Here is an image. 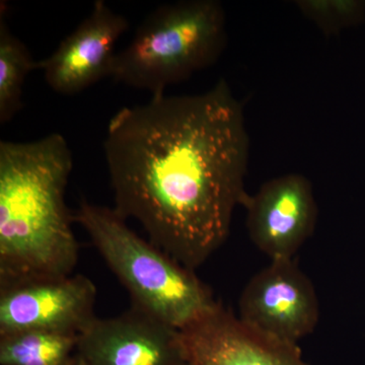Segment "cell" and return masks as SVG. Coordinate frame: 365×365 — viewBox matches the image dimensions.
Segmentation results:
<instances>
[{"label":"cell","instance_id":"obj_1","mask_svg":"<svg viewBox=\"0 0 365 365\" xmlns=\"http://www.w3.org/2000/svg\"><path fill=\"white\" fill-rule=\"evenodd\" d=\"M104 153L114 210L192 271L225 244L249 197L244 106L225 78L205 93L124 107L110 120Z\"/></svg>","mask_w":365,"mask_h":365},{"label":"cell","instance_id":"obj_2","mask_svg":"<svg viewBox=\"0 0 365 365\" xmlns=\"http://www.w3.org/2000/svg\"><path fill=\"white\" fill-rule=\"evenodd\" d=\"M72 168L61 134L0 141V285L73 273L79 244L66 204Z\"/></svg>","mask_w":365,"mask_h":365},{"label":"cell","instance_id":"obj_3","mask_svg":"<svg viewBox=\"0 0 365 365\" xmlns=\"http://www.w3.org/2000/svg\"><path fill=\"white\" fill-rule=\"evenodd\" d=\"M73 220L126 288L132 307L182 331L217 306L194 271L139 237L114 208L83 200Z\"/></svg>","mask_w":365,"mask_h":365},{"label":"cell","instance_id":"obj_4","mask_svg":"<svg viewBox=\"0 0 365 365\" xmlns=\"http://www.w3.org/2000/svg\"><path fill=\"white\" fill-rule=\"evenodd\" d=\"M227 43V14L217 0L163 4L116 53L110 78L153 97L165 95L170 86L215 64Z\"/></svg>","mask_w":365,"mask_h":365},{"label":"cell","instance_id":"obj_5","mask_svg":"<svg viewBox=\"0 0 365 365\" xmlns=\"http://www.w3.org/2000/svg\"><path fill=\"white\" fill-rule=\"evenodd\" d=\"M237 318L270 339L299 345L318 325V295L294 259L271 261L242 290Z\"/></svg>","mask_w":365,"mask_h":365},{"label":"cell","instance_id":"obj_6","mask_svg":"<svg viewBox=\"0 0 365 365\" xmlns=\"http://www.w3.org/2000/svg\"><path fill=\"white\" fill-rule=\"evenodd\" d=\"M97 287L81 274L0 285V334L38 330L79 335L97 316Z\"/></svg>","mask_w":365,"mask_h":365},{"label":"cell","instance_id":"obj_7","mask_svg":"<svg viewBox=\"0 0 365 365\" xmlns=\"http://www.w3.org/2000/svg\"><path fill=\"white\" fill-rule=\"evenodd\" d=\"M85 365H184L189 361L181 331L135 307L113 318H96L79 334Z\"/></svg>","mask_w":365,"mask_h":365},{"label":"cell","instance_id":"obj_8","mask_svg":"<svg viewBox=\"0 0 365 365\" xmlns=\"http://www.w3.org/2000/svg\"><path fill=\"white\" fill-rule=\"evenodd\" d=\"M244 206L250 237L271 261L294 259L318 220L313 184L300 174L269 180Z\"/></svg>","mask_w":365,"mask_h":365},{"label":"cell","instance_id":"obj_9","mask_svg":"<svg viewBox=\"0 0 365 365\" xmlns=\"http://www.w3.org/2000/svg\"><path fill=\"white\" fill-rule=\"evenodd\" d=\"M129 21L104 0L93 4L90 16L62 41L47 58L37 62L47 85L59 95L72 96L110 76L118 40Z\"/></svg>","mask_w":365,"mask_h":365},{"label":"cell","instance_id":"obj_10","mask_svg":"<svg viewBox=\"0 0 365 365\" xmlns=\"http://www.w3.org/2000/svg\"><path fill=\"white\" fill-rule=\"evenodd\" d=\"M181 333L194 365H311L299 345L255 332L220 304Z\"/></svg>","mask_w":365,"mask_h":365},{"label":"cell","instance_id":"obj_11","mask_svg":"<svg viewBox=\"0 0 365 365\" xmlns=\"http://www.w3.org/2000/svg\"><path fill=\"white\" fill-rule=\"evenodd\" d=\"M78 337L38 330L0 334V365H67L78 354Z\"/></svg>","mask_w":365,"mask_h":365},{"label":"cell","instance_id":"obj_12","mask_svg":"<svg viewBox=\"0 0 365 365\" xmlns=\"http://www.w3.org/2000/svg\"><path fill=\"white\" fill-rule=\"evenodd\" d=\"M28 47L9 30L6 6H0V124L6 125L23 109V88L28 74L37 71Z\"/></svg>","mask_w":365,"mask_h":365},{"label":"cell","instance_id":"obj_13","mask_svg":"<svg viewBox=\"0 0 365 365\" xmlns=\"http://www.w3.org/2000/svg\"><path fill=\"white\" fill-rule=\"evenodd\" d=\"M294 6L324 35H339L365 21V0H297Z\"/></svg>","mask_w":365,"mask_h":365},{"label":"cell","instance_id":"obj_14","mask_svg":"<svg viewBox=\"0 0 365 365\" xmlns=\"http://www.w3.org/2000/svg\"><path fill=\"white\" fill-rule=\"evenodd\" d=\"M67 365H85L83 362L81 361V357L78 356V354H76V356L74 357L73 359L71 360Z\"/></svg>","mask_w":365,"mask_h":365},{"label":"cell","instance_id":"obj_15","mask_svg":"<svg viewBox=\"0 0 365 365\" xmlns=\"http://www.w3.org/2000/svg\"><path fill=\"white\" fill-rule=\"evenodd\" d=\"M184 365H194V364H192V362H191V361H190V360H189V361H188V362H187V364H185Z\"/></svg>","mask_w":365,"mask_h":365}]
</instances>
